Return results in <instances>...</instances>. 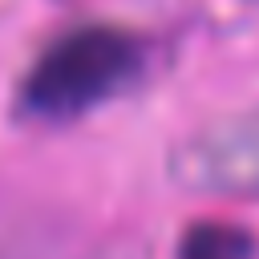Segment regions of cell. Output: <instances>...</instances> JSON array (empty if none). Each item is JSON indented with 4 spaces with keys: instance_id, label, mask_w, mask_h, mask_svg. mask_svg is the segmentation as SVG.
<instances>
[{
    "instance_id": "6da1fadb",
    "label": "cell",
    "mask_w": 259,
    "mask_h": 259,
    "mask_svg": "<svg viewBox=\"0 0 259 259\" xmlns=\"http://www.w3.org/2000/svg\"><path fill=\"white\" fill-rule=\"evenodd\" d=\"M138 69V45L117 28H77L61 36L28 73L24 101L45 117H77L113 97Z\"/></svg>"
},
{
    "instance_id": "7a4b0ae2",
    "label": "cell",
    "mask_w": 259,
    "mask_h": 259,
    "mask_svg": "<svg viewBox=\"0 0 259 259\" xmlns=\"http://www.w3.org/2000/svg\"><path fill=\"white\" fill-rule=\"evenodd\" d=\"M190 174L198 182L259 198V109L198 138L190 150Z\"/></svg>"
},
{
    "instance_id": "3957f363",
    "label": "cell",
    "mask_w": 259,
    "mask_h": 259,
    "mask_svg": "<svg viewBox=\"0 0 259 259\" xmlns=\"http://www.w3.org/2000/svg\"><path fill=\"white\" fill-rule=\"evenodd\" d=\"M182 251L194 259H231V255H247L251 239L235 227H194L182 239Z\"/></svg>"
}]
</instances>
